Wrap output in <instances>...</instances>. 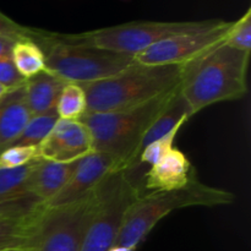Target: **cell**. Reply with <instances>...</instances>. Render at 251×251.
Returning <instances> with one entry per match:
<instances>
[{
    "instance_id": "6da1fadb",
    "label": "cell",
    "mask_w": 251,
    "mask_h": 251,
    "mask_svg": "<svg viewBox=\"0 0 251 251\" xmlns=\"http://www.w3.org/2000/svg\"><path fill=\"white\" fill-rule=\"evenodd\" d=\"M249 58L250 53L223 42L183 65L179 90L193 117L210 105L240 100L247 95Z\"/></svg>"
},
{
    "instance_id": "7a4b0ae2",
    "label": "cell",
    "mask_w": 251,
    "mask_h": 251,
    "mask_svg": "<svg viewBox=\"0 0 251 251\" xmlns=\"http://www.w3.org/2000/svg\"><path fill=\"white\" fill-rule=\"evenodd\" d=\"M183 80V65L134 64L114 76L83 83L87 113H107L145 104L173 92Z\"/></svg>"
},
{
    "instance_id": "3957f363",
    "label": "cell",
    "mask_w": 251,
    "mask_h": 251,
    "mask_svg": "<svg viewBox=\"0 0 251 251\" xmlns=\"http://www.w3.org/2000/svg\"><path fill=\"white\" fill-rule=\"evenodd\" d=\"M233 201L234 194L206 185L199 180L198 176L179 190L141 194L127 208L114 245L136 250L157 223L173 211L194 206L229 205Z\"/></svg>"
},
{
    "instance_id": "277c9868",
    "label": "cell",
    "mask_w": 251,
    "mask_h": 251,
    "mask_svg": "<svg viewBox=\"0 0 251 251\" xmlns=\"http://www.w3.org/2000/svg\"><path fill=\"white\" fill-rule=\"evenodd\" d=\"M176 90L129 109L107 113L86 112L80 122L90 130L93 151L114 157L120 171H130L145 132L166 108Z\"/></svg>"
},
{
    "instance_id": "5b68a950",
    "label": "cell",
    "mask_w": 251,
    "mask_h": 251,
    "mask_svg": "<svg viewBox=\"0 0 251 251\" xmlns=\"http://www.w3.org/2000/svg\"><path fill=\"white\" fill-rule=\"evenodd\" d=\"M36 42L44 51L46 71L65 82H96L136 64L134 55L63 43L54 37V32L43 29Z\"/></svg>"
},
{
    "instance_id": "8992f818",
    "label": "cell",
    "mask_w": 251,
    "mask_h": 251,
    "mask_svg": "<svg viewBox=\"0 0 251 251\" xmlns=\"http://www.w3.org/2000/svg\"><path fill=\"white\" fill-rule=\"evenodd\" d=\"M218 21V19L183 22L135 21L81 33H54V37L66 44L91 47L135 56L162 39L179 33L208 28L215 26Z\"/></svg>"
},
{
    "instance_id": "52a82bcc",
    "label": "cell",
    "mask_w": 251,
    "mask_h": 251,
    "mask_svg": "<svg viewBox=\"0 0 251 251\" xmlns=\"http://www.w3.org/2000/svg\"><path fill=\"white\" fill-rule=\"evenodd\" d=\"M141 195L125 171L113 172L100 184L98 205L83 237L81 251H108L115 244L127 208Z\"/></svg>"
},
{
    "instance_id": "ba28073f",
    "label": "cell",
    "mask_w": 251,
    "mask_h": 251,
    "mask_svg": "<svg viewBox=\"0 0 251 251\" xmlns=\"http://www.w3.org/2000/svg\"><path fill=\"white\" fill-rule=\"evenodd\" d=\"M98 199L100 185L75 202L47 211L37 242V251H81Z\"/></svg>"
},
{
    "instance_id": "9c48e42d",
    "label": "cell",
    "mask_w": 251,
    "mask_h": 251,
    "mask_svg": "<svg viewBox=\"0 0 251 251\" xmlns=\"http://www.w3.org/2000/svg\"><path fill=\"white\" fill-rule=\"evenodd\" d=\"M232 22L220 20L215 26L185 32L157 42L135 55L140 65H185L226 41Z\"/></svg>"
},
{
    "instance_id": "30bf717a",
    "label": "cell",
    "mask_w": 251,
    "mask_h": 251,
    "mask_svg": "<svg viewBox=\"0 0 251 251\" xmlns=\"http://www.w3.org/2000/svg\"><path fill=\"white\" fill-rule=\"evenodd\" d=\"M118 171H120V168L114 157L100 152H91L78 159L68 183L46 203L47 208L51 210L80 200L95 190L109 174Z\"/></svg>"
},
{
    "instance_id": "8fae6325",
    "label": "cell",
    "mask_w": 251,
    "mask_h": 251,
    "mask_svg": "<svg viewBox=\"0 0 251 251\" xmlns=\"http://www.w3.org/2000/svg\"><path fill=\"white\" fill-rule=\"evenodd\" d=\"M93 152L90 130L80 120L59 119L39 145V158L70 163Z\"/></svg>"
},
{
    "instance_id": "7c38bea8",
    "label": "cell",
    "mask_w": 251,
    "mask_h": 251,
    "mask_svg": "<svg viewBox=\"0 0 251 251\" xmlns=\"http://www.w3.org/2000/svg\"><path fill=\"white\" fill-rule=\"evenodd\" d=\"M195 176V169L185 153L173 147L161 161L151 166L145 176V186L152 191L179 190Z\"/></svg>"
},
{
    "instance_id": "4fadbf2b",
    "label": "cell",
    "mask_w": 251,
    "mask_h": 251,
    "mask_svg": "<svg viewBox=\"0 0 251 251\" xmlns=\"http://www.w3.org/2000/svg\"><path fill=\"white\" fill-rule=\"evenodd\" d=\"M31 117L24 86L6 91L0 97V152L16 141Z\"/></svg>"
},
{
    "instance_id": "5bb4252c",
    "label": "cell",
    "mask_w": 251,
    "mask_h": 251,
    "mask_svg": "<svg viewBox=\"0 0 251 251\" xmlns=\"http://www.w3.org/2000/svg\"><path fill=\"white\" fill-rule=\"evenodd\" d=\"M179 88H180V86H179ZM179 88L176 91V93L173 95L172 100H169L168 104L166 105V108L159 113L158 117L152 122V124L150 125L147 131L145 132L144 137H142L141 142H140L139 149H137L136 156H135L134 166H132V168L130 171H132L135 168L137 157H139L140 152L145 147L149 146L150 144H152L156 140L167 136L171 132L179 131L183 127V125L193 117L185 100L180 95V90Z\"/></svg>"
},
{
    "instance_id": "9a60e30c",
    "label": "cell",
    "mask_w": 251,
    "mask_h": 251,
    "mask_svg": "<svg viewBox=\"0 0 251 251\" xmlns=\"http://www.w3.org/2000/svg\"><path fill=\"white\" fill-rule=\"evenodd\" d=\"M76 164L77 161L58 163L39 158L32 174L29 191L47 203L65 186Z\"/></svg>"
},
{
    "instance_id": "2e32d148",
    "label": "cell",
    "mask_w": 251,
    "mask_h": 251,
    "mask_svg": "<svg viewBox=\"0 0 251 251\" xmlns=\"http://www.w3.org/2000/svg\"><path fill=\"white\" fill-rule=\"evenodd\" d=\"M65 85V81L46 70L26 78L24 85L25 100L31 115L43 114L55 109Z\"/></svg>"
},
{
    "instance_id": "e0dca14e",
    "label": "cell",
    "mask_w": 251,
    "mask_h": 251,
    "mask_svg": "<svg viewBox=\"0 0 251 251\" xmlns=\"http://www.w3.org/2000/svg\"><path fill=\"white\" fill-rule=\"evenodd\" d=\"M47 211L28 217H0V250L37 245Z\"/></svg>"
},
{
    "instance_id": "ac0fdd59",
    "label": "cell",
    "mask_w": 251,
    "mask_h": 251,
    "mask_svg": "<svg viewBox=\"0 0 251 251\" xmlns=\"http://www.w3.org/2000/svg\"><path fill=\"white\" fill-rule=\"evenodd\" d=\"M11 59L17 71L25 78H29L46 70V56L42 47L36 41L22 38L12 48Z\"/></svg>"
},
{
    "instance_id": "d6986e66",
    "label": "cell",
    "mask_w": 251,
    "mask_h": 251,
    "mask_svg": "<svg viewBox=\"0 0 251 251\" xmlns=\"http://www.w3.org/2000/svg\"><path fill=\"white\" fill-rule=\"evenodd\" d=\"M38 159L19 168L0 169V202L31 193V178Z\"/></svg>"
},
{
    "instance_id": "ffe728a7",
    "label": "cell",
    "mask_w": 251,
    "mask_h": 251,
    "mask_svg": "<svg viewBox=\"0 0 251 251\" xmlns=\"http://www.w3.org/2000/svg\"><path fill=\"white\" fill-rule=\"evenodd\" d=\"M59 120L58 112L55 109L50 110V112L43 113V114L32 115L31 119L26 124L25 129L22 130L21 135L17 137L16 141L11 145H21V146H37L43 142L51 131L54 125Z\"/></svg>"
},
{
    "instance_id": "44dd1931",
    "label": "cell",
    "mask_w": 251,
    "mask_h": 251,
    "mask_svg": "<svg viewBox=\"0 0 251 251\" xmlns=\"http://www.w3.org/2000/svg\"><path fill=\"white\" fill-rule=\"evenodd\" d=\"M56 112L59 119L80 120L87 112V100L82 86L66 82L56 103Z\"/></svg>"
},
{
    "instance_id": "7402d4cb",
    "label": "cell",
    "mask_w": 251,
    "mask_h": 251,
    "mask_svg": "<svg viewBox=\"0 0 251 251\" xmlns=\"http://www.w3.org/2000/svg\"><path fill=\"white\" fill-rule=\"evenodd\" d=\"M225 43L238 50L251 53V9L247 10L238 21L232 22Z\"/></svg>"
},
{
    "instance_id": "603a6c76",
    "label": "cell",
    "mask_w": 251,
    "mask_h": 251,
    "mask_svg": "<svg viewBox=\"0 0 251 251\" xmlns=\"http://www.w3.org/2000/svg\"><path fill=\"white\" fill-rule=\"evenodd\" d=\"M39 158V147L15 145L0 152V169L24 167Z\"/></svg>"
},
{
    "instance_id": "cb8c5ba5",
    "label": "cell",
    "mask_w": 251,
    "mask_h": 251,
    "mask_svg": "<svg viewBox=\"0 0 251 251\" xmlns=\"http://www.w3.org/2000/svg\"><path fill=\"white\" fill-rule=\"evenodd\" d=\"M178 132L179 131L171 132V134H168L167 136L156 140V141H153L152 144H150L149 146L145 147V149L140 152L135 167H137L139 164H150V166H153L157 162L161 161V159L173 149L174 140H176V136L178 135Z\"/></svg>"
},
{
    "instance_id": "d4e9b609",
    "label": "cell",
    "mask_w": 251,
    "mask_h": 251,
    "mask_svg": "<svg viewBox=\"0 0 251 251\" xmlns=\"http://www.w3.org/2000/svg\"><path fill=\"white\" fill-rule=\"evenodd\" d=\"M41 31L42 29L22 26L0 11V36L10 37V38L15 39L29 38L37 41L39 34H41Z\"/></svg>"
},
{
    "instance_id": "484cf974",
    "label": "cell",
    "mask_w": 251,
    "mask_h": 251,
    "mask_svg": "<svg viewBox=\"0 0 251 251\" xmlns=\"http://www.w3.org/2000/svg\"><path fill=\"white\" fill-rule=\"evenodd\" d=\"M26 78L17 71L11 56L0 60V85L7 91L15 90L25 85Z\"/></svg>"
},
{
    "instance_id": "4316f807",
    "label": "cell",
    "mask_w": 251,
    "mask_h": 251,
    "mask_svg": "<svg viewBox=\"0 0 251 251\" xmlns=\"http://www.w3.org/2000/svg\"><path fill=\"white\" fill-rule=\"evenodd\" d=\"M19 39L10 38V37L0 36V60L6 56H11L12 48Z\"/></svg>"
},
{
    "instance_id": "83f0119b",
    "label": "cell",
    "mask_w": 251,
    "mask_h": 251,
    "mask_svg": "<svg viewBox=\"0 0 251 251\" xmlns=\"http://www.w3.org/2000/svg\"><path fill=\"white\" fill-rule=\"evenodd\" d=\"M0 251H37V245L33 247H16V248H9V249H4Z\"/></svg>"
},
{
    "instance_id": "f1b7e54d",
    "label": "cell",
    "mask_w": 251,
    "mask_h": 251,
    "mask_svg": "<svg viewBox=\"0 0 251 251\" xmlns=\"http://www.w3.org/2000/svg\"><path fill=\"white\" fill-rule=\"evenodd\" d=\"M108 251H135L132 249H129V248H124V247H117V245H113Z\"/></svg>"
},
{
    "instance_id": "f546056e",
    "label": "cell",
    "mask_w": 251,
    "mask_h": 251,
    "mask_svg": "<svg viewBox=\"0 0 251 251\" xmlns=\"http://www.w3.org/2000/svg\"><path fill=\"white\" fill-rule=\"evenodd\" d=\"M6 91H7V90H6V88H4V87H2V86H1V85H0V97H1V96H2V95H4V93H5V92H6Z\"/></svg>"
}]
</instances>
